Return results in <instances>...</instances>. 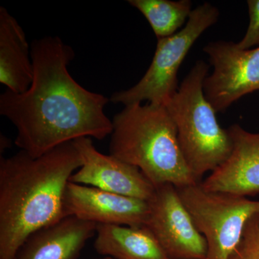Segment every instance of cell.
Listing matches in <instances>:
<instances>
[{"label": "cell", "mask_w": 259, "mask_h": 259, "mask_svg": "<svg viewBox=\"0 0 259 259\" xmlns=\"http://www.w3.org/2000/svg\"><path fill=\"white\" fill-rule=\"evenodd\" d=\"M33 80L25 93L7 90L0 95V114L17 129L15 144L32 157L80 138L103 140L112 122L105 113L110 101L82 88L70 75L72 48L47 36L30 45Z\"/></svg>", "instance_id": "obj_1"}, {"label": "cell", "mask_w": 259, "mask_h": 259, "mask_svg": "<svg viewBox=\"0 0 259 259\" xmlns=\"http://www.w3.org/2000/svg\"><path fill=\"white\" fill-rule=\"evenodd\" d=\"M81 166L73 141L39 157L20 150L1 158L0 259H14L30 235L66 217V187Z\"/></svg>", "instance_id": "obj_2"}, {"label": "cell", "mask_w": 259, "mask_h": 259, "mask_svg": "<svg viewBox=\"0 0 259 259\" xmlns=\"http://www.w3.org/2000/svg\"><path fill=\"white\" fill-rule=\"evenodd\" d=\"M112 122L110 154L139 168L155 187L199 183L187 166L165 105H127Z\"/></svg>", "instance_id": "obj_3"}, {"label": "cell", "mask_w": 259, "mask_h": 259, "mask_svg": "<svg viewBox=\"0 0 259 259\" xmlns=\"http://www.w3.org/2000/svg\"><path fill=\"white\" fill-rule=\"evenodd\" d=\"M208 71V64L197 61L166 105L187 166L198 182L226 161L233 146L228 129L218 123L216 111L204 95Z\"/></svg>", "instance_id": "obj_4"}, {"label": "cell", "mask_w": 259, "mask_h": 259, "mask_svg": "<svg viewBox=\"0 0 259 259\" xmlns=\"http://www.w3.org/2000/svg\"><path fill=\"white\" fill-rule=\"evenodd\" d=\"M219 16L218 8L208 3L192 10L182 30L171 36L158 39L152 62L139 82L128 90L114 93L110 101L125 106L143 101L166 106L180 87L177 74L191 48L207 29L217 23Z\"/></svg>", "instance_id": "obj_5"}, {"label": "cell", "mask_w": 259, "mask_h": 259, "mask_svg": "<svg viewBox=\"0 0 259 259\" xmlns=\"http://www.w3.org/2000/svg\"><path fill=\"white\" fill-rule=\"evenodd\" d=\"M181 200L207 245L206 259H230L259 200L206 190L199 183L177 187Z\"/></svg>", "instance_id": "obj_6"}, {"label": "cell", "mask_w": 259, "mask_h": 259, "mask_svg": "<svg viewBox=\"0 0 259 259\" xmlns=\"http://www.w3.org/2000/svg\"><path fill=\"white\" fill-rule=\"evenodd\" d=\"M203 51L213 67L204 81V93L216 112L226 111L241 97L259 91V47L243 49L236 42H209Z\"/></svg>", "instance_id": "obj_7"}, {"label": "cell", "mask_w": 259, "mask_h": 259, "mask_svg": "<svg viewBox=\"0 0 259 259\" xmlns=\"http://www.w3.org/2000/svg\"><path fill=\"white\" fill-rule=\"evenodd\" d=\"M146 226L170 259H206L207 245L171 184L156 187Z\"/></svg>", "instance_id": "obj_8"}, {"label": "cell", "mask_w": 259, "mask_h": 259, "mask_svg": "<svg viewBox=\"0 0 259 259\" xmlns=\"http://www.w3.org/2000/svg\"><path fill=\"white\" fill-rule=\"evenodd\" d=\"M82 161L70 182L149 201L156 187L137 167L97 151L91 138L73 141Z\"/></svg>", "instance_id": "obj_9"}, {"label": "cell", "mask_w": 259, "mask_h": 259, "mask_svg": "<svg viewBox=\"0 0 259 259\" xmlns=\"http://www.w3.org/2000/svg\"><path fill=\"white\" fill-rule=\"evenodd\" d=\"M64 204L66 216L97 225L146 226L149 213L148 201L71 182Z\"/></svg>", "instance_id": "obj_10"}, {"label": "cell", "mask_w": 259, "mask_h": 259, "mask_svg": "<svg viewBox=\"0 0 259 259\" xmlns=\"http://www.w3.org/2000/svg\"><path fill=\"white\" fill-rule=\"evenodd\" d=\"M228 131L231 154L201 185L206 190L242 197L259 194V133L248 132L238 124Z\"/></svg>", "instance_id": "obj_11"}, {"label": "cell", "mask_w": 259, "mask_h": 259, "mask_svg": "<svg viewBox=\"0 0 259 259\" xmlns=\"http://www.w3.org/2000/svg\"><path fill=\"white\" fill-rule=\"evenodd\" d=\"M97 225L66 216L28 237L14 259H75L96 236Z\"/></svg>", "instance_id": "obj_12"}, {"label": "cell", "mask_w": 259, "mask_h": 259, "mask_svg": "<svg viewBox=\"0 0 259 259\" xmlns=\"http://www.w3.org/2000/svg\"><path fill=\"white\" fill-rule=\"evenodd\" d=\"M33 64L26 35L18 20L0 8V82L13 93L28 90L33 80Z\"/></svg>", "instance_id": "obj_13"}, {"label": "cell", "mask_w": 259, "mask_h": 259, "mask_svg": "<svg viewBox=\"0 0 259 259\" xmlns=\"http://www.w3.org/2000/svg\"><path fill=\"white\" fill-rule=\"evenodd\" d=\"M94 247L113 259H170L146 226L97 225Z\"/></svg>", "instance_id": "obj_14"}, {"label": "cell", "mask_w": 259, "mask_h": 259, "mask_svg": "<svg viewBox=\"0 0 259 259\" xmlns=\"http://www.w3.org/2000/svg\"><path fill=\"white\" fill-rule=\"evenodd\" d=\"M148 20L158 39L171 36L183 26L192 13L190 0H129Z\"/></svg>", "instance_id": "obj_15"}, {"label": "cell", "mask_w": 259, "mask_h": 259, "mask_svg": "<svg viewBox=\"0 0 259 259\" xmlns=\"http://www.w3.org/2000/svg\"><path fill=\"white\" fill-rule=\"evenodd\" d=\"M230 259H259V212L245 225L241 241Z\"/></svg>", "instance_id": "obj_16"}, {"label": "cell", "mask_w": 259, "mask_h": 259, "mask_svg": "<svg viewBox=\"0 0 259 259\" xmlns=\"http://www.w3.org/2000/svg\"><path fill=\"white\" fill-rule=\"evenodd\" d=\"M247 4L249 24L241 41L236 42L237 47L243 50L259 47V0H248Z\"/></svg>", "instance_id": "obj_17"}, {"label": "cell", "mask_w": 259, "mask_h": 259, "mask_svg": "<svg viewBox=\"0 0 259 259\" xmlns=\"http://www.w3.org/2000/svg\"><path fill=\"white\" fill-rule=\"evenodd\" d=\"M97 259H113V258H110V257H104V258H97Z\"/></svg>", "instance_id": "obj_18"}]
</instances>
